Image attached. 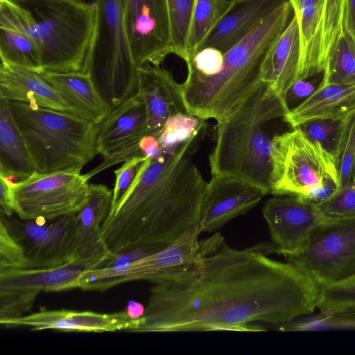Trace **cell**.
Wrapping results in <instances>:
<instances>
[{
	"label": "cell",
	"instance_id": "6da1fadb",
	"mask_svg": "<svg viewBox=\"0 0 355 355\" xmlns=\"http://www.w3.org/2000/svg\"><path fill=\"white\" fill-rule=\"evenodd\" d=\"M202 263L188 277L155 284L132 332H259L317 309L320 288L290 262L236 250L217 233L200 242Z\"/></svg>",
	"mask_w": 355,
	"mask_h": 355
},
{
	"label": "cell",
	"instance_id": "7a4b0ae2",
	"mask_svg": "<svg viewBox=\"0 0 355 355\" xmlns=\"http://www.w3.org/2000/svg\"><path fill=\"white\" fill-rule=\"evenodd\" d=\"M207 123L187 141L161 157L148 158L124 196L110 208L102 239L115 257L132 250L156 252L198 223L207 182L193 161Z\"/></svg>",
	"mask_w": 355,
	"mask_h": 355
},
{
	"label": "cell",
	"instance_id": "3957f363",
	"mask_svg": "<svg viewBox=\"0 0 355 355\" xmlns=\"http://www.w3.org/2000/svg\"><path fill=\"white\" fill-rule=\"evenodd\" d=\"M294 15L286 0L245 38L223 54L222 69L209 78H187L180 84L187 112L206 120H225L263 83L265 57Z\"/></svg>",
	"mask_w": 355,
	"mask_h": 355
},
{
	"label": "cell",
	"instance_id": "277c9868",
	"mask_svg": "<svg viewBox=\"0 0 355 355\" xmlns=\"http://www.w3.org/2000/svg\"><path fill=\"white\" fill-rule=\"evenodd\" d=\"M94 19L83 0H0V27L30 37L44 71H83Z\"/></svg>",
	"mask_w": 355,
	"mask_h": 355
},
{
	"label": "cell",
	"instance_id": "5b68a950",
	"mask_svg": "<svg viewBox=\"0 0 355 355\" xmlns=\"http://www.w3.org/2000/svg\"><path fill=\"white\" fill-rule=\"evenodd\" d=\"M289 111L284 97L263 82L236 112L217 122L216 144L209 155L211 175L234 178L270 193L272 139L263 127Z\"/></svg>",
	"mask_w": 355,
	"mask_h": 355
},
{
	"label": "cell",
	"instance_id": "8992f818",
	"mask_svg": "<svg viewBox=\"0 0 355 355\" xmlns=\"http://www.w3.org/2000/svg\"><path fill=\"white\" fill-rule=\"evenodd\" d=\"M8 103L36 172L82 169L98 154L99 124L35 104Z\"/></svg>",
	"mask_w": 355,
	"mask_h": 355
},
{
	"label": "cell",
	"instance_id": "52a82bcc",
	"mask_svg": "<svg viewBox=\"0 0 355 355\" xmlns=\"http://www.w3.org/2000/svg\"><path fill=\"white\" fill-rule=\"evenodd\" d=\"M94 26L83 72L112 110L135 94L138 65L130 48L123 0H94Z\"/></svg>",
	"mask_w": 355,
	"mask_h": 355
},
{
	"label": "cell",
	"instance_id": "ba28073f",
	"mask_svg": "<svg viewBox=\"0 0 355 355\" xmlns=\"http://www.w3.org/2000/svg\"><path fill=\"white\" fill-rule=\"evenodd\" d=\"M270 156L273 195L309 200L313 192L328 182L338 185L334 156L299 128L274 136Z\"/></svg>",
	"mask_w": 355,
	"mask_h": 355
},
{
	"label": "cell",
	"instance_id": "9c48e42d",
	"mask_svg": "<svg viewBox=\"0 0 355 355\" xmlns=\"http://www.w3.org/2000/svg\"><path fill=\"white\" fill-rule=\"evenodd\" d=\"M287 260L320 288L355 285V216L326 218Z\"/></svg>",
	"mask_w": 355,
	"mask_h": 355
},
{
	"label": "cell",
	"instance_id": "30bf717a",
	"mask_svg": "<svg viewBox=\"0 0 355 355\" xmlns=\"http://www.w3.org/2000/svg\"><path fill=\"white\" fill-rule=\"evenodd\" d=\"M89 180L79 168L35 171L12 187L15 212L25 220H53L78 214L88 198Z\"/></svg>",
	"mask_w": 355,
	"mask_h": 355
},
{
	"label": "cell",
	"instance_id": "8fae6325",
	"mask_svg": "<svg viewBox=\"0 0 355 355\" xmlns=\"http://www.w3.org/2000/svg\"><path fill=\"white\" fill-rule=\"evenodd\" d=\"M202 232L198 224L164 249L130 263L108 264L100 272V286L105 291L126 282L147 280L159 284L188 277L202 263Z\"/></svg>",
	"mask_w": 355,
	"mask_h": 355
},
{
	"label": "cell",
	"instance_id": "7c38bea8",
	"mask_svg": "<svg viewBox=\"0 0 355 355\" xmlns=\"http://www.w3.org/2000/svg\"><path fill=\"white\" fill-rule=\"evenodd\" d=\"M300 46L297 80L323 73L345 28V0H289Z\"/></svg>",
	"mask_w": 355,
	"mask_h": 355
},
{
	"label": "cell",
	"instance_id": "4fadbf2b",
	"mask_svg": "<svg viewBox=\"0 0 355 355\" xmlns=\"http://www.w3.org/2000/svg\"><path fill=\"white\" fill-rule=\"evenodd\" d=\"M1 216L24 250L26 268L56 267L75 258L77 214L60 217L50 223L40 218L10 223L5 216Z\"/></svg>",
	"mask_w": 355,
	"mask_h": 355
},
{
	"label": "cell",
	"instance_id": "5bb4252c",
	"mask_svg": "<svg viewBox=\"0 0 355 355\" xmlns=\"http://www.w3.org/2000/svg\"><path fill=\"white\" fill-rule=\"evenodd\" d=\"M148 135V116L141 95L137 92L113 109L99 124L97 153L103 162L85 173L90 180L102 171L137 156H144L139 141Z\"/></svg>",
	"mask_w": 355,
	"mask_h": 355
},
{
	"label": "cell",
	"instance_id": "9a60e30c",
	"mask_svg": "<svg viewBox=\"0 0 355 355\" xmlns=\"http://www.w3.org/2000/svg\"><path fill=\"white\" fill-rule=\"evenodd\" d=\"M125 26L136 64L155 66L173 53L167 0H123Z\"/></svg>",
	"mask_w": 355,
	"mask_h": 355
},
{
	"label": "cell",
	"instance_id": "2e32d148",
	"mask_svg": "<svg viewBox=\"0 0 355 355\" xmlns=\"http://www.w3.org/2000/svg\"><path fill=\"white\" fill-rule=\"evenodd\" d=\"M262 213L277 252L287 257L297 254L311 231L326 218L315 203L291 196L270 198Z\"/></svg>",
	"mask_w": 355,
	"mask_h": 355
},
{
	"label": "cell",
	"instance_id": "e0dca14e",
	"mask_svg": "<svg viewBox=\"0 0 355 355\" xmlns=\"http://www.w3.org/2000/svg\"><path fill=\"white\" fill-rule=\"evenodd\" d=\"M141 322V318H132L126 310L112 313L72 310H49L0 322L5 327H28L32 331L56 330L63 332L103 333L125 331L132 332Z\"/></svg>",
	"mask_w": 355,
	"mask_h": 355
},
{
	"label": "cell",
	"instance_id": "ac0fdd59",
	"mask_svg": "<svg viewBox=\"0 0 355 355\" xmlns=\"http://www.w3.org/2000/svg\"><path fill=\"white\" fill-rule=\"evenodd\" d=\"M201 200L198 223L202 232L214 231L254 207L264 193L238 180L211 175Z\"/></svg>",
	"mask_w": 355,
	"mask_h": 355
},
{
	"label": "cell",
	"instance_id": "d6986e66",
	"mask_svg": "<svg viewBox=\"0 0 355 355\" xmlns=\"http://www.w3.org/2000/svg\"><path fill=\"white\" fill-rule=\"evenodd\" d=\"M144 100L148 116V135L158 137L167 119L178 113H188L180 84L159 66H138L137 91ZM189 114V113H188Z\"/></svg>",
	"mask_w": 355,
	"mask_h": 355
},
{
	"label": "cell",
	"instance_id": "ffe728a7",
	"mask_svg": "<svg viewBox=\"0 0 355 355\" xmlns=\"http://www.w3.org/2000/svg\"><path fill=\"white\" fill-rule=\"evenodd\" d=\"M101 266L92 260L75 257L59 266L0 271V290L58 292L78 288L82 275Z\"/></svg>",
	"mask_w": 355,
	"mask_h": 355
},
{
	"label": "cell",
	"instance_id": "44dd1931",
	"mask_svg": "<svg viewBox=\"0 0 355 355\" xmlns=\"http://www.w3.org/2000/svg\"><path fill=\"white\" fill-rule=\"evenodd\" d=\"M0 98L35 104L85 119L41 73L1 62Z\"/></svg>",
	"mask_w": 355,
	"mask_h": 355
},
{
	"label": "cell",
	"instance_id": "7402d4cb",
	"mask_svg": "<svg viewBox=\"0 0 355 355\" xmlns=\"http://www.w3.org/2000/svg\"><path fill=\"white\" fill-rule=\"evenodd\" d=\"M112 191L103 184H89L88 198L77 214L78 226L75 257H83L102 266L114 257L101 236L102 225L112 205Z\"/></svg>",
	"mask_w": 355,
	"mask_h": 355
},
{
	"label": "cell",
	"instance_id": "603a6c76",
	"mask_svg": "<svg viewBox=\"0 0 355 355\" xmlns=\"http://www.w3.org/2000/svg\"><path fill=\"white\" fill-rule=\"evenodd\" d=\"M285 1L234 0L230 10L206 37L198 51L214 47L224 54Z\"/></svg>",
	"mask_w": 355,
	"mask_h": 355
},
{
	"label": "cell",
	"instance_id": "cb8c5ba5",
	"mask_svg": "<svg viewBox=\"0 0 355 355\" xmlns=\"http://www.w3.org/2000/svg\"><path fill=\"white\" fill-rule=\"evenodd\" d=\"M355 113V85H320L282 119L293 128L315 119L345 120Z\"/></svg>",
	"mask_w": 355,
	"mask_h": 355
},
{
	"label": "cell",
	"instance_id": "d4e9b609",
	"mask_svg": "<svg viewBox=\"0 0 355 355\" xmlns=\"http://www.w3.org/2000/svg\"><path fill=\"white\" fill-rule=\"evenodd\" d=\"M300 57V35L296 18L268 51L261 66V79L279 96L297 81Z\"/></svg>",
	"mask_w": 355,
	"mask_h": 355
},
{
	"label": "cell",
	"instance_id": "484cf974",
	"mask_svg": "<svg viewBox=\"0 0 355 355\" xmlns=\"http://www.w3.org/2000/svg\"><path fill=\"white\" fill-rule=\"evenodd\" d=\"M41 73L85 119L100 124L111 112L112 108L98 92L89 74L49 71Z\"/></svg>",
	"mask_w": 355,
	"mask_h": 355
},
{
	"label": "cell",
	"instance_id": "4316f807",
	"mask_svg": "<svg viewBox=\"0 0 355 355\" xmlns=\"http://www.w3.org/2000/svg\"><path fill=\"white\" fill-rule=\"evenodd\" d=\"M35 171L8 101L0 98V173L23 181Z\"/></svg>",
	"mask_w": 355,
	"mask_h": 355
},
{
	"label": "cell",
	"instance_id": "83f0119b",
	"mask_svg": "<svg viewBox=\"0 0 355 355\" xmlns=\"http://www.w3.org/2000/svg\"><path fill=\"white\" fill-rule=\"evenodd\" d=\"M233 3L234 0H195L184 61L198 51L206 37Z\"/></svg>",
	"mask_w": 355,
	"mask_h": 355
},
{
	"label": "cell",
	"instance_id": "f1b7e54d",
	"mask_svg": "<svg viewBox=\"0 0 355 355\" xmlns=\"http://www.w3.org/2000/svg\"><path fill=\"white\" fill-rule=\"evenodd\" d=\"M317 309L324 323L336 327L355 329V285L320 288Z\"/></svg>",
	"mask_w": 355,
	"mask_h": 355
},
{
	"label": "cell",
	"instance_id": "f546056e",
	"mask_svg": "<svg viewBox=\"0 0 355 355\" xmlns=\"http://www.w3.org/2000/svg\"><path fill=\"white\" fill-rule=\"evenodd\" d=\"M1 62L42 73L44 69L40 50L28 35L0 27Z\"/></svg>",
	"mask_w": 355,
	"mask_h": 355
},
{
	"label": "cell",
	"instance_id": "4dcf8cb0",
	"mask_svg": "<svg viewBox=\"0 0 355 355\" xmlns=\"http://www.w3.org/2000/svg\"><path fill=\"white\" fill-rule=\"evenodd\" d=\"M355 85V38L345 28L329 57L320 85Z\"/></svg>",
	"mask_w": 355,
	"mask_h": 355
},
{
	"label": "cell",
	"instance_id": "1f68e13d",
	"mask_svg": "<svg viewBox=\"0 0 355 355\" xmlns=\"http://www.w3.org/2000/svg\"><path fill=\"white\" fill-rule=\"evenodd\" d=\"M167 4L173 53L184 60L195 0H167Z\"/></svg>",
	"mask_w": 355,
	"mask_h": 355
},
{
	"label": "cell",
	"instance_id": "d6a6232c",
	"mask_svg": "<svg viewBox=\"0 0 355 355\" xmlns=\"http://www.w3.org/2000/svg\"><path fill=\"white\" fill-rule=\"evenodd\" d=\"M334 159L339 189L355 179V113L344 121Z\"/></svg>",
	"mask_w": 355,
	"mask_h": 355
},
{
	"label": "cell",
	"instance_id": "836d02e7",
	"mask_svg": "<svg viewBox=\"0 0 355 355\" xmlns=\"http://www.w3.org/2000/svg\"><path fill=\"white\" fill-rule=\"evenodd\" d=\"M202 119L188 113L169 116L159 135L158 140L165 151H171L189 139L198 128Z\"/></svg>",
	"mask_w": 355,
	"mask_h": 355
},
{
	"label": "cell",
	"instance_id": "e575fe53",
	"mask_svg": "<svg viewBox=\"0 0 355 355\" xmlns=\"http://www.w3.org/2000/svg\"><path fill=\"white\" fill-rule=\"evenodd\" d=\"M345 120L315 119L307 121L297 128L311 140L318 142L334 157Z\"/></svg>",
	"mask_w": 355,
	"mask_h": 355
},
{
	"label": "cell",
	"instance_id": "d590c367",
	"mask_svg": "<svg viewBox=\"0 0 355 355\" xmlns=\"http://www.w3.org/2000/svg\"><path fill=\"white\" fill-rule=\"evenodd\" d=\"M316 205L326 218L355 216V179Z\"/></svg>",
	"mask_w": 355,
	"mask_h": 355
},
{
	"label": "cell",
	"instance_id": "8d00e7d4",
	"mask_svg": "<svg viewBox=\"0 0 355 355\" xmlns=\"http://www.w3.org/2000/svg\"><path fill=\"white\" fill-rule=\"evenodd\" d=\"M187 78H209L218 73L223 64V53L214 47L203 48L184 61Z\"/></svg>",
	"mask_w": 355,
	"mask_h": 355
},
{
	"label": "cell",
	"instance_id": "74e56055",
	"mask_svg": "<svg viewBox=\"0 0 355 355\" xmlns=\"http://www.w3.org/2000/svg\"><path fill=\"white\" fill-rule=\"evenodd\" d=\"M26 268L23 247L14 237L4 218L0 220V271Z\"/></svg>",
	"mask_w": 355,
	"mask_h": 355
},
{
	"label": "cell",
	"instance_id": "f35d334b",
	"mask_svg": "<svg viewBox=\"0 0 355 355\" xmlns=\"http://www.w3.org/2000/svg\"><path fill=\"white\" fill-rule=\"evenodd\" d=\"M38 295L31 291L0 290V322L25 315Z\"/></svg>",
	"mask_w": 355,
	"mask_h": 355
},
{
	"label": "cell",
	"instance_id": "ab89813d",
	"mask_svg": "<svg viewBox=\"0 0 355 355\" xmlns=\"http://www.w3.org/2000/svg\"><path fill=\"white\" fill-rule=\"evenodd\" d=\"M148 158V157L146 156L135 157L124 162L119 168L114 171L115 182L112 190L111 207H113L130 188Z\"/></svg>",
	"mask_w": 355,
	"mask_h": 355
},
{
	"label": "cell",
	"instance_id": "60d3db41",
	"mask_svg": "<svg viewBox=\"0 0 355 355\" xmlns=\"http://www.w3.org/2000/svg\"><path fill=\"white\" fill-rule=\"evenodd\" d=\"M323 73L294 83L284 96L285 103L291 110L308 98L320 85Z\"/></svg>",
	"mask_w": 355,
	"mask_h": 355
},
{
	"label": "cell",
	"instance_id": "b9f144b4",
	"mask_svg": "<svg viewBox=\"0 0 355 355\" xmlns=\"http://www.w3.org/2000/svg\"><path fill=\"white\" fill-rule=\"evenodd\" d=\"M139 148L144 156L155 159L165 153L158 138L150 135L144 136L139 141Z\"/></svg>",
	"mask_w": 355,
	"mask_h": 355
},
{
	"label": "cell",
	"instance_id": "7bdbcfd3",
	"mask_svg": "<svg viewBox=\"0 0 355 355\" xmlns=\"http://www.w3.org/2000/svg\"><path fill=\"white\" fill-rule=\"evenodd\" d=\"M15 212L12 187L0 178V213L1 216L10 217Z\"/></svg>",
	"mask_w": 355,
	"mask_h": 355
},
{
	"label": "cell",
	"instance_id": "ee69618b",
	"mask_svg": "<svg viewBox=\"0 0 355 355\" xmlns=\"http://www.w3.org/2000/svg\"><path fill=\"white\" fill-rule=\"evenodd\" d=\"M345 28L355 38V0H345Z\"/></svg>",
	"mask_w": 355,
	"mask_h": 355
},
{
	"label": "cell",
	"instance_id": "f6af8a7d",
	"mask_svg": "<svg viewBox=\"0 0 355 355\" xmlns=\"http://www.w3.org/2000/svg\"><path fill=\"white\" fill-rule=\"evenodd\" d=\"M125 310L132 318L139 319L143 316L145 311V307L140 303L135 301H130Z\"/></svg>",
	"mask_w": 355,
	"mask_h": 355
}]
</instances>
